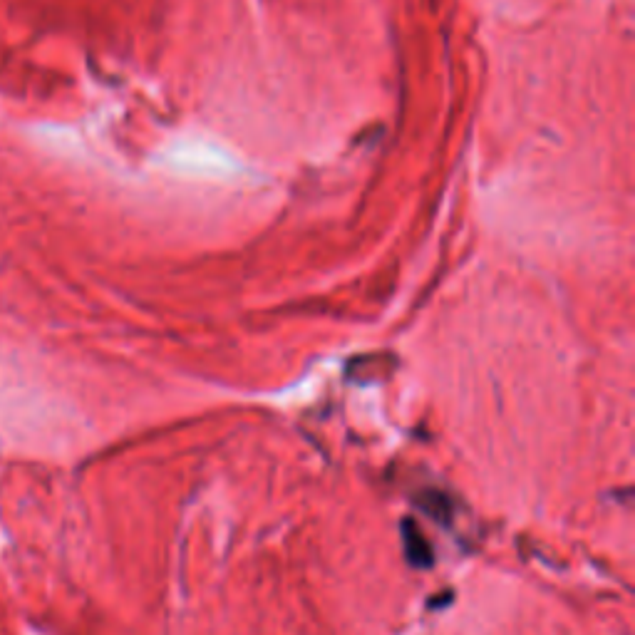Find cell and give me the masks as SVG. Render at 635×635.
Returning <instances> with one entry per match:
<instances>
[]
</instances>
